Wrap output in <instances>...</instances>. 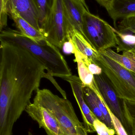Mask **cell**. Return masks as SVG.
I'll list each match as a JSON object with an SVG mask.
<instances>
[{
	"label": "cell",
	"mask_w": 135,
	"mask_h": 135,
	"mask_svg": "<svg viewBox=\"0 0 135 135\" xmlns=\"http://www.w3.org/2000/svg\"><path fill=\"white\" fill-rule=\"evenodd\" d=\"M69 24L65 16L62 0H55L48 17L40 28L45 39L59 49L68 40Z\"/></svg>",
	"instance_id": "6"
},
{
	"label": "cell",
	"mask_w": 135,
	"mask_h": 135,
	"mask_svg": "<svg viewBox=\"0 0 135 135\" xmlns=\"http://www.w3.org/2000/svg\"><path fill=\"white\" fill-rule=\"evenodd\" d=\"M28 135H33L32 134V133L31 132H28Z\"/></svg>",
	"instance_id": "26"
},
{
	"label": "cell",
	"mask_w": 135,
	"mask_h": 135,
	"mask_svg": "<svg viewBox=\"0 0 135 135\" xmlns=\"http://www.w3.org/2000/svg\"><path fill=\"white\" fill-rule=\"evenodd\" d=\"M62 1L65 16L68 23L85 38L83 31V16L86 11L89 10L79 0Z\"/></svg>",
	"instance_id": "11"
},
{
	"label": "cell",
	"mask_w": 135,
	"mask_h": 135,
	"mask_svg": "<svg viewBox=\"0 0 135 135\" xmlns=\"http://www.w3.org/2000/svg\"><path fill=\"white\" fill-rule=\"evenodd\" d=\"M107 11L115 28L117 21L135 17V0H113Z\"/></svg>",
	"instance_id": "12"
},
{
	"label": "cell",
	"mask_w": 135,
	"mask_h": 135,
	"mask_svg": "<svg viewBox=\"0 0 135 135\" xmlns=\"http://www.w3.org/2000/svg\"><path fill=\"white\" fill-rule=\"evenodd\" d=\"M76 47L71 40H69L64 43L63 46V51L66 54H74L76 50Z\"/></svg>",
	"instance_id": "23"
},
{
	"label": "cell",
	"mask_w": 135,
	"mask_h": 135,
	"mask_svg": "<svg viewBox=\"0 0 135 135\" xmlns=\"http://www.w3.org/2000/svg\"><path fill=\"white\" fill-rule=\"evenodd\" d=\"M103 53L124 67L135 74V55L131 52H123L119 54L111 49L106 50Z\"/></svg>",
	"instance_id": "15"
},
{
	"label": "cell",
	"mask_w": 135,
	"mask_h": 135,
	"mask_svg": "<svg viewBox=\"0 0 135 135\" xmlns=\"http://www.w3.org/2000/svg\"><path fill=\"white\" fill-rule=\"evenodd\" d=\"M96 1L101 6L104 7L107 10L109 8L113 0H96Z\"/></svg>",
	"instance_id": "24"
},
{
	"label": "cell",
	"mask_w": 135,
	"mask_h": 135,
	"mask_svg": "<svg viewBox=\"0 0 135 135\" xmlns=\"http://www.w3.org/2000/svg\"><path fill=\"white\" fill-rule=\"evenodd\" d=\"M33 102L48 109L55 117L68 135H89L83 123L78 119L71 102L47 89L36 91Z\"/></svg>",
	"instance_id": "3"
},
{
	"label": "cell",
	"mask_w": 135,
	"mask_h": 135,
	"mask_svg": "<svg viewBox=\"0 0 135 135\" xmlns=\"http://www.w3.org/2000/svg\"><path fill=\"white\" fill-rule=\"evenodd\" d=\"M43 64L23 47L1 42L0 135H12L14 123L39 89L46 72Z\"/></svg>",
	"instance_id": "1"
},
{
	"label": "cell",
	"mask_w": 135,
	"mask_h": 135,
	"mask_svg": "<svg viewBox=\"0 0 135 135\" xmlns=\"http://www.w3.org/2000/svg\"><path fill=\"white\" fill-rule=\"evenodd\" d=\"M79 1L83 4V5L86 8V9L89 11V8H88V6H87V4H86V3L85 1V0H79Z\"/></svg>",
	"instance_id": "25"
},
{
	"label": "cell",
	"mask_w": 135,
	"mask_h": 135,
	"mask_svg": "<svg viewBox=\"0 0 135 135\" xmlns=\"http://www.w3.org/2000/svg\"><path fill=\"white\" fill-rule=\"evenodd\" d=\"M40 128L45 130L48 135H68L63 129L54 115L48 109L36 102L30 103L25 110Z\"/></svg>",
	"instance_id": "8"
},
{
	"label": "cell",
	"mask_w": 135,
	"mask_h": 135,
	"mask_svg": "<svg viewBox=\"0 0 135 135\" xmlns=\"http://www.w3.org/2000/svg\"><path fill=\"white\" fill-rule=\"evenodd\" d=\"M116 35V47L117 53L122 51L131 52L135 55V35L120 34L117 32L114 28Z\"/></svg>",
	"instance_id": "18"
},
{
	"label": "cell",
	"mask_w": 135,
	"mask_h": 135,
	"mask_svg": "<svg viewBox=\"0 0 135 135\" xmlns=\"http://www.w3.org/2000/svg\"><path fill=\"white\" fill-rule=\"evenodd\" d=\"M7 12H16L19 16L40 31L39 14L36 0H8Z\"/></svg>",
	"instance_id": "10"
},
{
	"label": "cell",
	"mask_w": 135,
	"mask_h": 135,
	"mask_svg": "<svg viewBox=\"0 0 135 135\" xmlns=\"http://www.w3.org/2000/svg\"><path fill=\"white\" fill-rule=\"evenodd\" d=\"M8 14L10 15L19 31L22 35L36 42H41L45 39L40 31L34 27L16 12L9 11Z\"/></svg>",
	"instance_id": "14"
},
{
	"label": "cell",
	"mask_w": 135,
	"mask_h": 135,
	"mask_svg": "<svg viewBox=\"0 0 135 135\" xmlns=\"http://www.w3.org/2000/svg\"></svg>",
	"instance_id": "27"
},
{
	"label": "cell",
	"mask_w": 135,
	"mask_h": 135,
	"mask_svg": "<svg viewBox=\"0 0 135 135\" xmlns=\"http://www.w3.org/2000/svg\"><path fill=\"white\" fill-rule=\"evenodd\" d=\"M124 111L131 123L132 135H135V102L123 100Z\"/></svg>",
	"instance_id": "20"
},
{
	"label": "cell",
	"mask_w": 135,
	"mask_h": 135,
	"mask_svg": "<svg viewBox=\"0 0 135 135\" xmlns=\"http://www.w3.org/2000/svg\"><path fill=\"white\" fill-rule=\"evenodd\" d=\"M0 42L19 46L27 50L43 64L47 73L51 76L62 79L72 75L59 49L45 39L41 42H36L20 31L8 28L1 32Z\"/></svg>",
	"instance_id": "2"
},
{
	"label": "cell",
	"mask_w": 135,
	"mask_h": 135,
	"mask_svg": "<svg viewBox=\"0 0 135 135\" xmlns=\"http://www.w3.org/2000/svg\"><path fill=\"white\" fill-rule=\"evenodd\" d=\"M74 61L77 63L79 78L83 85L88 86L95 93L98 91L95 83L94 75L90 71L85 64L77 56L75 55Z\"/></svg>",
	"instance_id": "16"
},
{
	"label": "cell",
	"mask_w": 135,
	"mask_h": 135,
	"mask_svg": "<svg viewBox=\"0 0 135 135\" xmlns=\"http://www.w3.org/2000/svg\"><path fill=\"white\" fill-rule=\"evenodd\" d=\"M71 40L76 49L86 57L90 61L95 63L99 55L97 52L85 38L74 28L69 26L68 32V40Z\"/></svg>",
	"instance_id": "13"
},
{
	"label": "cell",
	"mask_w": 135,
	"mask_h": 135,
	"mask_svg": "<svg viewBox=\"0 0 135 135\" xmlns=\"http://www.w3.org/2000/svg\"><path fill=\"white\" fill-rule=\"evenodd\" d=\"M95 63L101 68L120 99L135 102L134 73L103 52L99 53Z\"/></svg>",
	"instance_id": "4"
},
{
	"label": "cell",
	"mask_w": 135,
	"mask_h": 135,
	"mask_svg": "<svg viewBox=\"0 0 135 135\" xmlns=\"http://www.w3.org/2000/svg\"><path fill=\"white\" fill-rule=\"evenodd\" d=\"M94 125L97 135H115L116 134L115 130L109 128L98 119L94 121Z\"/></svg>",
	"instance_id": "21"
},
{
	"label": "cell",
	"mask_w": 135,
	"mask_h": 135,
	"mask_svg": "<svg viewBox=\"0 0 135 135\" xmlns=\"http://www.w3.org/2000/svg\"><path fill=\"white\" fill-rule=\"evenodd\" d=\"M83 31L86 39L99 53L117 46L114 28L89 11L83 16Z\"/></svg>",
	"instance_id": "5"
},
{
	"label": "cell",
	"mask_w": 135,
	"mask_h": 135,
	"mask_svg": "<svg viewBox=\"0 0 135 135\" xmlns=\"http://www.w3.org/2000/svg\"><path fill=\"white\" fill-rule=\"evenodd\" d=\"M97 87L106 106L120 120L128 135H132L131 123L124 111L123 100L118 97L104 73L94 75Z\"/></svg>",
	"instance_id": "7"
},
{
	"label": "cell",
	"mask_w": 135,
	"mask_h": 135,
	"mask_svg": "<svg viewBox=\"0 0 135 135\" xmlns=\"http://www.w3.org/2000/svg\"><path fill=\"white\" fill-rule=\"evenodd\" d=\"M83 92L85 100L90 110L99 120L105 124V119L97 103L96 94L91 89L84 85Z\"/></svg>",
	"instance_id": "17"
},
{
	"label": "cell",
	"mask_w": 135,
	"mask_h": 135,
	"mask_svg": "<svg viewBox=\"0 0 135 135\" xmlns=\"http://www.w3.org/2000/svg\"><path fill=\"white\" fill-rule=\"evenodd\" d=\"M106 107L111 116L117 135H128L120 120L112 113L107 106H106Z\"/></svg>",
	"instance_id": "22"
},
{
	"label": "cell",
	"mask_w": 135,
	"mask_h": 135,
	"mask_svg": "<svg viewBox=\"0 0 135 135\" xmlns=\"http://www.w3.org/2000/svg\"><path fill=\"white\" fill-rule=\"evenodd\" d=\"M39 14V26L41 28L53 8L55 0H36Z\"/></svg>",
	"instance_id": "19"
},
{
	"label": "cell",
	"mask_w": 135,
	"mask_h": 135,
	"mask_svg": "<svg viewBox=\"0 0 135 135\" xmlns=\"http://www.w3.org/2000/svg\"><path fill=\"white\" fill-rule=\"evenodd\" d=\"M62 79L69 83L74 97L77 103L81 113L83 124L88 133L96 132L94 122L97 119L87 105L83 92V84L79 77L75 75L66 76Z\"/></svg>",
	"instance_id": "9"
}]
</instances>
